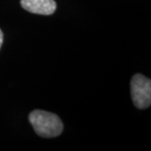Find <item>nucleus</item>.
<instances>
[{
  "mask_svg": "<svg viewBox=\"0 0 151 151\" xmlns=\"http://www.w3.org/2000/svg\"><path fill=\"white\" fill-rule=\"evenodd\" d=\"M21 5L25 10L38 15H51L56 10L54 0H21Z\"/></svg>",
  "mask_w": 151,
  "mask_h": 151,
  "instance_id": "7ed1b4c3",
  "label": "nucleus"
},
{
  "mask_svg": "<svg viewBox=\"0 0 151 151\" xmlns=\"http://www.w3.org/2000/svg\"><path fill=\"white\" fill-rule=\"evenodd\" d=\"M132 98L135 107L148 108L151 104V81L143 75L137 74L131 81Z\"/></svg>",
  "mask_w": 151,
  "mask_h": 151,
  "instance_id": "f03ea898",
  "label": "nucleus"
},
{
  "mask_svg": "<svg viewBox=\"0 0 151 151\" xmlns=\"http://www.w3.org/2000/svg\"><path fill=\"white\" fill-rule=\"evenodd\" d=\"M35 132L42 137H55L62 134L63 124L57 115L42 110H35L29 115Z\"/></svg>",
  "mask_w": 151,
  "mask_h": 151,
  "instance_id": "f257e3e1",
  "label": "nucleus"
},
{
  "mask_svg": "<svg viewBox=\"0 0 151 151\" xmlns=\"http://www.w3.org/2000/svg\"><path fill=\"white\" fill-rule=\"evenodd\" d=\"M3 39H4V35H3L2 31L0 29V48H1V45L3 43Z\"/></svg>",
  "mask_w": 151,
  "mask_h": 151,
  "instance_id": "20e7f679",
  "label": "nucleus"
}]
</instances>
